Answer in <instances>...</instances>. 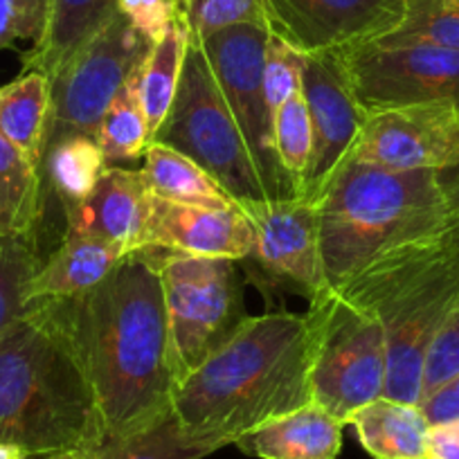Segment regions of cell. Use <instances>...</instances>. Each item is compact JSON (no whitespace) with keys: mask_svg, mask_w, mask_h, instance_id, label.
<instances>
[{"mask_svg":"<svg viewBox=\"0 0 459 459\" xmlns=\"http://www.w3.org/2000/svg\"><path fill=\"white\" fill-rule=\"evenodd\" d=\"M68 311L104 441L167 417L176 372L158 250L125 255L97 289L68 299Z\"/></svg>","mask_w":459,"mask_h":459,"instance_id":"6da1fadb","label":"cell"},{"mask_svg":"<svg viewBox=\"0 0 459 459\" xmlns=\"http://www.w3.org/2000/svg\"><path fill=\"white\" fill-rule=\"evenodd\" d=\"M316 340V317L308 308L248 317L176 385V417L194 439L223 448L313 403Z\"/></svg>","mask_w":459,"mask_h":459,"instance_id":"7a4b0ae2","label":"cell"},{"mask_svg":"<svg viewBox=\"0 0 459 459\" xmlns=\"http://www.w3.org/2000/svg\"><path fill=\"white\" fill-rule=\"evenodd\" d=\"M0 441L30 459L79 457L104 441L68 299L32 302L0 333Z\"/></svg>","mask_w":459,"mask_h":459,"instance_id":"3957f363","label":"cell"},{"mask_svg":"<svg viewBox=\"0 0 459 459\" xmlns=\"http://www.w3.org/2000/svg\"><path fill=\"white\" fill-rule=\"evenodd\" d=\"M316 205L322 264L333 290L383 255L441 239L450 230L439 171H396L347 158Z\"/></svg>","mask_w":459,"mask_h":459,"instance_id":"277c9868","label":"cell"},{"mask_svg":"<svg viewBox=\"0 0 459 459\" xmlns=\"http://www.w3.org/2000/svg\"><path fill=\"white\" fill-rule=\"evenodd\" d=\"M377 313L385 331L383 396L419 405L423 368L437 333L459 299V250L450 237L383 255L338 290Z\"/></svg>","mask_w":459,"mask_h":459,"instance_id":"5b68a950","label":"cell"},{"mask_svg":"<svg viewBox=\"0 0 459 459\" xmlns=\"http://www.w3.org/2000/svg\"><path fill=\"white\" fill-rule=\"evenodd\" d=\"M152 143L192 158L235 201L268 198L248 144L196 39L189 37L178 91Z\"/></svg>","mask_w":459,"mask_h":459,"instance_id":"8992f818","label":"cell"},{"mask_svg":"<svg viewBox=\"0 0 459 459\" xmlns=\"http://www.w3.org/2000/svg\"><path fill=\"white\" fill-rule=\"evenodd\" d=\"M308 311L316 317V360L311 372L313 403L350 419L381 399L387 377L385 331L377 313L325 289L313 295Z\"/></svg>","mask_w":459,"mask_h":459,"instance_id":"52a82bcc","label":"cell"},{"mask_svg":"<svg viewBox=\"0 0 459 459\" xmlns=\"http://www.w3.org/2000/svg\"><path fill=\"white\" fill-rule=\"evenodd\" d=\"M176 385L248 320L237 259L158 255Z\"/></svg>","mask_w":459,"mask_h":459,"instance_id":"ba28073f","label":"cell"},{"mask_svg":"<svg viewBox=\"0 0 459 459\" xmlns=\"http://www.w3.org/2000/svg\"><path fill=\"white\" fill-rule=\"evenodd\" d=\"M152 46L122 12H115L50 83V120L43 153L68 135L95 138L113 97L144 64Z\"/></svg>","mask_w":459,"mask_h":459,"instance_id":"9c48e42d","label":"cell"},{"mask_svg":"<svg viewBox=\"0 0 459 459\" xmlns=\"http://www.w3.org/2000/svg\"><path fill=\"white\" fill-rule=\"evenodd\" d=\"M271 39L268 25L241 23L196 39L205 52L230 113L250 149L268 198H295L298 189L281 167L273 140V110L264 92V56Z\"/></svg>","mask_w":459,"mask_h":459,"instance_id":"30bf717a","label":"cell"},{"mask_svg":"<svg viewBox=\"0 0 459 459\" xmlns=\"http://www.w3.org/2000/svg\"><path fill=\"white\" fill-rule=\"evenodd\" d=\"M333 55L365 113L414 104L459 108V50L377 39Z\"/></svg>","mask_w":459,"mask_h":459,"instance_id":"8fae6325","label":"cell"},{"mask_svg":"<svg viewBox=\"0 0 459 459\" xmlns=\"http://www.w3.org/2000/svg\"><path fill=\"white\" fill-rule=\"evenodd\" d=\"M273 34L302 55H333L394 32L405 0H264Z\"/></svg>","mask_w":459,"mask_h":459,"instance_id":"7c38bea8","label":"cell"},{"mask_svg":"<svg viewBox=\"0 0 459 459\" xmlns=\"http://www.w3.org/2000/svg\"><path fill=\"white\" fill-rule=\"evenodd\" d=\"M350 158L396 171L459 165V108L414 104L368 113Z\"/></svg>","mask_w":459,"mask_h":459,"instance_id":"4fadbf2b","label":"cell"},{"mask_svg":"<svg viewBox=\"0 0 459 459\" xmlns=\"http://www.w3.org/2000/svg\"><path fill=\"white\" fill-rule=\"evenodd\" d=\"M302 92L311 117V156L298 196L316 205L354 152L368 113L351 92L335 55L304 56Z\"/></svg>","mask_w":459,"mask_h":459,"instance_id":"5bb4252c","label":"cell"},{"mask_svg":"<svg viewBox=\"0 0 459 459\" xmlns=\"http://www.w3.org/2000/svg\"><path fill=\"white\" fill-rule=\"evenodd\" d=\"M237 203L255 230L250 257L273 275L298 284L311 298L329 289L322 264L317 205L299 196Z\"/></svg>","mask_w":459,"mask_h":459,"instance_id":"9a60e30c","label":"cell"},{"mask_svg":"<svg viewBox=\"0 0 459 459\" xmlns=\"http://www.w3.org/2000/svg\"><path fill=\"white\" fill-rule=\"evenodd\" d=\"M255 230L239 203L230 210L183 205L152 194L143 250L194 257L246 259L253 255Z\"/></svg>","mask_w":459,"mask_h":459,"instance_id":"2e32d148","label":"cell"},{"mask_svg":"<svg viewBox=\"0 0 459 459\" xmlns=\"http://www.w3.org/2000/svg\"><path fill=\"white\" fill-rule=\"evenodd\" d=\"M152 187L143 171L108 167L83 201L64 207L65 230L97 237L129 255L144 248Z\"/></svg>","mask_w":459,"mask_h":459,"instance_id":"e0dca14e","label":"cell"},{"mask_svg":"<svg viewBox=\"0 0 459 459\" xmlns=\"http://www.w3.org/2000/svg\"><path fill=\"white\" fill-rule=\"evenodd\" d=\"M342 421L308 403L264 423L235 446L259 459H335L342 448Z\"/></svg>","mask_w":459,"mask_h":459,"instance_id":"ac0fdd59","label":"cell"},{"mask_svg":"<svg viewBox=\"0 0 459 459\" xmlns=\"http://www.w3.org/2000/svg\"><path fill=\"white\" fill-rule=\"evenodd\" d=\"M122 257L125 253L108 241L65 230L61 246L41 264L30 284V304L41 299H74L91 293L115 271Z\"/></svg>","mask_w":459,"mask_h":459,"instance_id":"d6986e66","label":"cell"},{"mask_svg":"<svg viewBox=\"0 0 459 459\" xmlns=\"http://www.w3.org/2000/svg\"><path fill=\"white\" fill-rule=\"evenodd\" d=\"M117 0H50L48 28L41 41L23 56L25 73H43L50 83L68 61L113 19Z\"/></svg>","mask_w":459,"mask_h":459,"instance_id":"ffe728a7","label":"cell"},{"mask_svg":"<svg viewBox=\"0 0 459 459\" xmlns=\"http://www.w3.org/2000/svg\"><path fill=\"white\" fill-rule=\"evenodd\" d=\"M374 459H428L430 423L419 405L381 396L350 419Z\"/></svg>","mask_w":459,"mask_h":459,"instance_id":"44dd1931","label":"cell"},{"mask_svg":"<svg viewBox=\"0 0 459 459\" xmlns=\"http://www.w3.org/2000/svg\"><path fill=\"white\" fill-rule=\"evenodd\" d=\"M50 92V79L37 70L23 73L0 88V135L10 140L37 167L43 165Z\"/></svg>","mask_w":459,"mask_h":459,"instance_id":"7402d4cb","label":"cell"},{"mask_svg":"<svg viewBox=\"0 0 459 459\" xmlns=\"http://www.w3.org/2000/svg\"><path fill=\"white\" fill-rule=\"evenodd\" d=\"M144 178L152 194L183 205L210 207V210H230L237 201L198 167L192 158L160 143H149L144 152Z\"/></svg>","mask_w":459,"mask_h":459,"instance_id":"603a6c76","label":"cell"},{"mask_svg":"<svg viewBox=\"0 0 459 459\" xmlns=\"http://www.w3.org/2000/svg\"><path fill=\"white\" fill-rule=\"evenodd\" d=\"M43 201L46 183L41 167L0 135V237L34 239Z\"/></svg>","mask_w":459,"mask_h":459,"instance_id":"cb8c5ba5","label":"cell"},{"mask_svg":"<svg viewBox=\"0 0 459 459\" xmlns=\"http://www.w3.org/2000/svg\"><path fill=\"white\" fill-rule=\"evenodd\" d=\"M187 46L189 30L178 14V19L169 25V30L153 43L143 64L140 97H143L152 140L162 126V122H165L167 113L171 108V101L176 97V91H178Z\"/></svg>","mask_w":459,"mask_h":459,"instance_id":"d4e9b609","label":"cell"},{"mask_svg":"<svg viewBox=\"0 0 459 459\" xmlns=\"http://www.w3.org/2000/svg\"><path fill=\"white\" fill-rule=\"evenodd\" d=\"M216 450L219 448L187 435L171 410L160 421L117 439L101 441L77 459H203Z\"/></svg>","mask_w":459,"mask_h":459,"instance_id":"484cf974","label":"cell"},{"mask_svg":"<svg viewBox=\"0 0 459 459\" xmlns=\"http://www.w3.org/2000/svg\"><path fill=\"white\" fill-rule=\"evenodd\" d=\"M43 183L50 180L61 205L83 201L108 169L100 143L91 135H68L43 153Z\"/></svg>","mask_w":459,"mask_h":459,"instance_id":"4316f807","label":"cell"},{"mask_svg":"<svg viewBox=\"0 0 459 459\" xmlns=\"http://www.w3.org/2000/svg\"><path fill=\"white\" fill-rule=\"evenodd\" d=\"M140 74H143V65L135 68L125 86L117 91L97 126L95 140L108 162L135 160L144 156L152 143V131H149L143 97H140Z\"/></svg>","mask_w":459,"mask_h":459,"instance_id":"83f0119b","label":"cell"},{"mask_svg":"<svg viewBox=\"0 0 459 459\" xmlns=\"http://www.w3.org/2000/svg\"><path fill=\"white\" fill-rule=\"evenodd\" d=\"M41 257L28 237H0V333L30 307V284Z\"/></svg>","mask_w":459,"mask_h":459,"instance_id":"f1b7e54d","label":"cell"},{"mask_svg":"<svg viewBox=\"0 0 459 459\" xmlns=\"http://www.w3.org/2000/svg\"><path fill=\"white\" fill-rule=\"evenodd\" d=\"M273 140L277 158L299 194V183L311 156V117L302 88L295 91L273 115Z\"/></svg>","mask_w":459,"mask_h":459,"instance_id":"f546056e","label":"cell"},{"mask_svg":"<svg viewBox=\"0 0 459 459\" xmlns=\"http://www.w3.org/2000/svg\"><path fill=\"white\" fill-rule=\"evenodd\" d=\"M383 39L459 50V0H405L403 23Z\"/></svg>","mask_w":459,"mask_h":459,"instance_id":"4dcf8cb0","label":"cell"},{"mask_svg":"<svg viewBox=\"0 0 459 459\" xmlns=\"http://www.w3.org/2000/svg\"><path fill=\"white\" fill-rule=\"evenodd\" d=\"M192 39L210 37L230 25H268L264 0H176Z\"/></svg>","mask_w":459,"mask_h":459,"instance_id":"1f68e13d","label":"cell"},{"mask_svg":"<svg viewBox=\"0 0 459 459\" xmlns=\"http://www.w3.org/2000/svg\"><path fill=\"white\" fill-rule=\"evenodd\" d=\"M304 56L299 50H295L290 43L280 39L277 34L271 32L266 46V56H264V92H266V101L271 106L273 115L275 110L293 95L295 91L302 88V74H304Z\"/></svg>","mask_w":459,"mask_h":459,"instance_id":"d6a6232c","label":"cell"},{"mask_svg":"<svg viewBox=\"0 0 459 459\" xmlns=\"http://www.w3.org/2000/svg\"><path fill=\"white\" fill-rule=\"evenodd\" d=\"M50 0H0V50L19 41L37 46L48 28Z\"/></svg>","mask_w":459,"mask_h":459,"instance_id":"836d02e7","label":"cell"},{"mask_svg":"<svg viewBox=\"0 0 459 459\" xmlns=\"http://www.w3.org/2000/svg\"><path fill=\"white\" fill-rule=\"evenodd\" d=\"M459 372V299L450 311L448 320L444 322L441 331L437 333L430 351H428L426 368H423L421 399L430 394L435 387L448 381Z\"/></svg>","mask_w":459,"mask_h":459,"instance_id":"e575fe53","label":"cell"},{"mask_svg":"<svg viewBox=\"0 0 459 459\" xmlns=\"http://www.w3.org/2000/svg\"><path fill=\"white\" fill-rule=\"evenodd\" d=\"M117 12H122L149 43H156L178 19L176 0H117Z\"/></svg>","mask_w":459,"mask_h":459,"instance_id":"d590c367","label":"cell"},{"mask_svg":"<svg viewBox=\"0 0 459 459\" xmlns=\"http://www.w3.org/2000/svg\"><path fill=\"white\" fill-rule=\"evenodd\" d=\"M430 426L459 421V372L419 401Z\"/></svg>","mask_w":459,"mask_h":459,"instance_id":"8d00e7d4","label":"cell"},{"mask_svg":"<svg viewBox=\"0 0 459 459\" xmlns=\"http://www.w3.org/2000/svg\"><path fill=\"white\" fill-rule=\"evenodd\" d=\"M428 459H459V421L430 426Z\"/></svg>","mask_w":459,"mask_h":459,"instance_id":"74e56055","label":"cell"},{"mask_svg":"<svg viewBox=\"0 0 459 459\" xmlns=\"http://www.w3.org/2000/svg\"><path fill=\"white\" fill-rule=\"evenodd\" d=\"M439 180H441V187H444L446 201H448V212H450L448 237L459 250V165L439 171Z\"/></svg>","mask_w":459,"mask_h":459,"instance_id":"f35d334b","label":"cell"},{"mask_svg":"<svg viewBox=\"0 0 459 459\" xmlns=\"http://www.w3.org/2000/svg\"><path fill=\"white\" fill-rule=\"evenodd\" d=\"M0 459H30L25 450H21L14 444H3L0 441Z\"/></svg>","mask_w":459,"mask_h":459,"instance_id":"ab89813d","label":"cell"},{"mask_svg":"<svg viewBox=\"0 0 459 459\" xmlns=\"http://www.w3.org/2000/svg\"><path fill=\"white\" fill-rule=\"evenodd\" d=\"M46 459H77V457H73V455H64V457H46Z\"/></svg>","mask_w":459,"mask_h":459,"instance_id":"60d3db41","label":"cell"}]
</instances>
